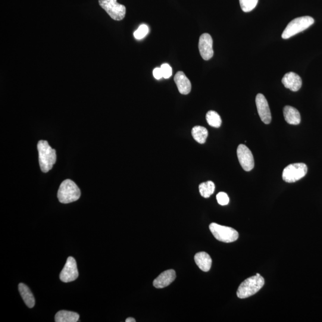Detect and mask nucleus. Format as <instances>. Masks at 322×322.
<instances>
[{
  "instance_id": "5",
  "label": "nucleus",
  "mask_w": 322,
  "mask_h": 322,
  "mask_svg": "<svg viewBox=\"0 0 322 322\" xmlns=\"http://www.w3.org/2000/svg\"><path fill=\"white\" fill-rule=\"evenodd\" d=\"M209 227L215 238L220 242L230 243L238 239V232L232 227L221 226L215 223L210 224Z\"/></svg>"
},
{
  "instance_id": "17",
  "label": "nucleus",
  "mask_w": 322,
  "mask_h": 322,
  "mask_svg": "<svg viewBox=\"0 0 322 322\" xmlns=\"http://www.w3.org/2000/svg\"><path fill=\"white\" fill-rule=\"evenodd\" d=\"M19 290H20L21 296L23 297L24 301L28 307L30 308H33L35 305L36 301L29 287L26 284L21 283L19 284Z\"/></svg>"
},
{
  "instance_id": "13",
  "label": "nucleus",
  "mask_w": 322,
  "mask_h": 322,
  "mask_svg": "<svg viewBox=\"0 0 322 322\" xmlns=\"http://www.w3.org/2000/svg\"><path fill=\"white\" fill-rule=\"evenodd\" d=\"M283 86L292 92H297L302 86V80L298 75L292 72L284 75L282 80Z\"/></svg>"
},
{
  "instance_id": "6",
  "label": "nucleus",
  "mask_w": 322,
  "mask_h": 322,
  "mask_svg": "<svg viewBox=\"0 0 322 322\" xmlns=\"http://www.w3.org/2000/svg\"><path fill=\"white\" fill-rule=\"evenodd\" d=\"M99 3L112 20L120 21L126 17V8L119 4L117 0H99Z\"/></svg>"
},
{
  "instance_id": "24",
  "label": "nucleus",
  "mask_w": 322,
  "mask_h": 322,
  "mask_svg": "<svg viewBox=\"0 0 322 322\" xmlns=\"http://www.w3.org/2000/svg\"><path fill=\"white\" fill-rule=\"evenodd\" d=\"M217 200L218 204L223 206L227 205L229 203V196L224 192L218 193L217 195Z\"/></svg>"
},
{
  "instance_id": "27",
  "label": "nucleus",
  "mask_w": 322,
  "mask_h": 322,
  "mask_svg": "<svg viewBox=\"0 0 322 322\" xmlns=\"http://www.w3.org/2000/svg\"><path fill=\"white\" fill-rule=\"evenodd\" d=\"M126 322H136V320L134 319V318L129 317L127 318V319L126 320Z\"/></svg>"
},
{
  "instance_id": "1",
  "label": "nucleus",
  "mask_w": 322,
  "mask_h": 322,
  "mask_svg": "<svg viewBox=\"0 0 322 322\" xmlns=\"http://www.w3.org/2000/svg\"><path fill=\"white\" fill-rule=\"evenodd\" d=\"M39 154V162L41 170L43 173L51 171L56 163V154L55 149L49 145L45 140H40L37 145Z\"/></svg>"
},
{
  "instance_id": "16",
  "label": "nucleus",
  "mask_w": 322,
  "mask_h": 322,
  "mask_svg": "<svg viewBox=\"0 0 322 322\" xmlns=\"http://www.w3.org/2000/svg\"><path fill=\"white\" fill-rule=\"evenodd\" d=\"M195 261L200 269L203 271L207 272L210 270L212 259L207 253L205 252L197 253L195 256Z\"/></svg>"
},
{
  "instance_id": "20",
  "label": "nucleus",
  "mask_w": 322,
  "mask_h": 322,
  "mask_svg": "<svg viewBox=\"0 0 322 322\" xmlns=\"http://www.w3.org/2000/svg\"><path fill=\"white\" fill-rule=\"evenodd\" d=\"M215 187V184L212 181H208L200 184L199 186V192L202 197L208 198L214 193Z\"/></svg>"
},
{
  "instance_id": "25",
  "label": "nucleus",
  "mask_w": 322,
  "mask_h": 322,
  "mask_svg": "<svg viewBox=\"0 0 322 322\" xmlns=\"http://www.w3.org/2000/svg\"><path fill=\"white\" fill-rule=\"evenodd\" d=\"M162 76L165 79L170 78L173 73V70L170 65L167 64H162L161 67Z\"/></svg>"
},
{
  "instance_id": "4",
  "label": "nucleus",
  "mask_w": 322,
  "mask_h": 322,
  "mask_svg": "<svg viewBox=\"0 0 322 322\" xmlns=\"http://www.w3.org/2000/svg\"><path fill=\"white\" fill-rule=\"evenodd\" d=\"M314 23V19L310 17H302L295 18L290 21L284 30L282 37L283 39H288L297 34L307 30Z\"/></svg>"
},
{
  "instance_id": "22",
  "label": "nucleus",
  "mask_w": 322,
  "mask_h": 322,
  "mask_svg": "<svg viewBox=\"0 0 322 322\" xmlns=\"http://www.w3.org/2000/svg\"><path fill=\"white\" fill-rule=\"evenodd\" d=\"M240 8L243 12H250L255 8L258 0H239Z\"/></svg>"
},
{
  "instance_id": "21",
  "label": "nucleus",
  "mask_w": 322,
  "mask_h": 322,
  "mask_svg": "<svg viewBox=\"0 0 322 322\" xmlns=\"http://www.w3.org/2000/svg\"><path fill=\"white\" fill-rule=\"evenodd\" d=\"M206 120L209 126L212 127L219 128L221 126L222 123L221 117L215 111H208L206 115Z\"/></svg>"
},
{
  "instance_id": "26",
  "label": "nucleus",
  "mask_w": 322,
  "mask_h": 322,
  "mask_svg": "<svg viewBox=\"0 0 322 322\" xmlns=\"http://www.w3.org/2000/svg\"><path fill=\"white\" fill-rule=\"evenodd\" d=\"M153 75H154V77L156 80H160L162 78H163L161 68L154 69V71H153Z\"/></svg>"
},
{
  "instance_id": "14",
  "label": "nucleus",
  "mask_w": 322,
  "mask_h": 322,
  "mask_svg": "<svg viewBox=\"0 0 322 322\" xmlns=\"http://www.w3.org/2000/svg\"><path fill=\"white\" fill-rule=\"evenodd\" d=\"M174 80L181 95H187L191 92V83L183 72H177L175 75Z\"/></svg>"
},
{
  "instance_id": "23",
  "label": "nucleus",
  "mask_w": 322,
  "mask_h": 322,
  "mask_svg": "<svg viewBox=\"0 0 322 322\" xmlns=\"http://www.w3.org/2000/svg\"><path fill=\"white\" fill-rule=\"evenodd\" d=\"M149 33V28L146 25L143 24L140 26L134 33V36L137 40H141Z\"/></svg>"
},
{
  "instance_id": "7",
  "label": "nucleus",
  "mask_w": 322,
  "mask_h": 322,
  "mask_svg": "<svg viewBox=\"0 0 322 322\" xmlns=\"http://www.w3.org/2000/svg\"><path fill=\"white\" fill-rule=\"evenodd\" d=\"M307 173V167L305 164H290L284 169L282 179L287 183H294L304 177Z\"/></svg>"
},
{
  "instance_id": "28",
  "label": "nucleus",
  "mask_w": 322,
  "mask_h": 322,
  "mask_svg": "<svg viewBox=\"0 0 322 322\" xmlns=\"http://www.w3.org/2000/svg\"><path fill=\"white\" fill-rule=\"evenodd\" d=\"M256 275H257V276H260V274H259V273L256 274Z\"/></svg>"
},
{
  "instance_id": "2",
  "label": "nucleus",
  "mask_w": 322,
  "mask_h": 322,
  "mask_svg": "<svg viewBox=\"0 0 322 322\" xmlns=\"http://www.w3.org/2000/svg\"><path fill=\"white\" fill-rule=\"evenodd\" d=\"M265 283L264 279L260 276H253L248 278L240 284L237 290V296L244 299L257 293Z\"/></svg>"
},
{
  "instance_id": "18",
  "label": "nucleus",
  "mask_w": 322,
  "mask_h": 322,
  "mask_svg": "<svg viewBox=\"0 0 322 322\" xmlns=\"http://www.w3.org/2000/svg\"><path fill=\"white\" fill-rule=\"evenodd\" d=\"M79 318L80 315L77 312L67 310L59 311L55 315L56 322H77Z\"/></svg>"
},
{
  "instance_id": "9",
  "label": "nucleus",
  "mask_w": 322,
  "mask_h": 322,
  "mask_svg": "<svg viewBox=\"0 0 322 322\" xmlns=\"http://www.w3.org/2000/svg\"><path fill=\"white\" fill-rule=\"evenodd\" d=\"M237 155L239 163L246 171H250L254 167V159L251 151L244 145L237 147Z\"/></svg>"
},
{
  "instance_id": "15",
  "label": "nucleus",
  "mask_w": 322,
  "mask_h": 322,
  "mask_svg": "<svg viewBox=\"0 0 322 322\" xmlns=\"http://www.w3.org/2000/svg\"><path fill=\"white\" fill-rule=\"evenodd\" d=\"M284 120L287 123L291 125H298L301 123V115L295 108L286 106L283 109Z\"/></svg>"
},
{
  "instance_id": "12",
  "label": "nucleus",
  "mask_w": 322,
  "mask_h": 322,
  "mask_svg": "<svg viewBox=\"0 0 322 322\" xmlns=\"http://www.w3.org/2000/svg\"><path fill=\"white\" fill-rule=\"evenodd\" d=\"M176 271L174 270H168L162 272L156 278L153 284L156 288H164L167 287L176 279Z\"/></svg>"
},
{
  "instance_id": "8",
  "label": "nucleus",
  "mask_w": 322,
  "mask_h": 322,
  "mask_svg": "<svg viewBox=\"0 0 322 322\" xmlns=\"http://www.w3.org/2000/svg\"><path fill=\"white\" fill-rule=\"evenodd\" d=\"M78 276L79 272L78 270L76 259L72 257H68L60 274V279L63 282H71L76 280Z\"/></svg>"
},
{
  "instance_id": "10",
  "label": "nucleus",
  "mask_w": 322,
  "mask_h": 322,
  "mask_svg": "<svg viewBox=\"0 0 322 322\" xmlns=\"http://www.w3.org/2000/svg\"><path fill=\"white\" fill-rule=\"evenodd\" d=\"M213 40L209 34H203L199 41V50L201 57L205 61H208L214 55Z\"/></svg>"
},
{
  "instance_id": "3",
  "label": "nucleus",
  "mask_w": 322,
  "mask_h": 322,
  "mask_svg": "<svg viewBox=\"0 0 322 322\" xmlns=\"http://www.w3.org/2000/svg\"><path fill=\"white\" fill-rule=\"evenodd\" d=\"M81 196V191L77 184L70 179L65 180L59 187L58 198L62 204H70L77 201Z\"/></svg>"
},
{
  "instance_id": "11",
  "label": "nucleus",
  "mask_w": 322,
  "mask_h": 322,
  "mask_svg": "<svg viewBox=\"0 0 322 322\" xmlns=\"http://www.w3.org/2000/svg\"><path fill=\"white\" fill-rule=\"evenodd\" d=\"M255 103L261 120L265 124H269L271 121V115L267 99L262 94H258L256 96Z\"/></svg>"
},
{
  "instance_id": "19",
  "label": "nucleus",
  "mask_w": 322,
  "mask_h": 322,
  "mask_svg": "<svg viewBox=\"0 0 322 322\" xmlns=\"http://www.w3.org/2000/svg\"><path fill=\"white\" fill-rule=\"evenodd\" d=\"M193 139L200 144L205 143L208 136V131L206 128L201 126L194 127L192 130Z\"/></svg>"
}]
</instances>
